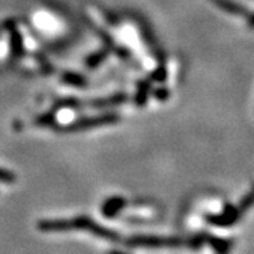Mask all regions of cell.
Returning a JSON list of instances; mask_svg holds the SVG:
<instances>
[{
	"label": "cell",
	"instance_id": "obj_1",
	"mask_svg": "<svg viewBox=\"0 0 254 254\" xmlns=\"http://www.w3.org/2000/svg\"><path fill=\"white\" fill-rule=\"evenodd\" d=\"M71 223H72V230H86V232L95 235L96 237L109 240V242H113V243H118L120 240V236L116 232L103 227L99 223H96L95 220H92L91 218H88V216H78V218L71 219Z\"/></svg>",
	"mask_w": 254,
	"mask_h": 254
},
{
	"label": "cell",
	"instance_id": "obj_2",
	"mask_svg": "<svg viewBox=\"0 0 254 254\" xmlns=\"http://www.w3.org/2000/svg\"><path fill=\"white\" fill-rule=\"evenodd\" d=\"M126 206V200L120 196H113L105 200L103 206H102V213L105 218H115L118 213H120L123 208Z\"/></svg>",
	"mask_w": 254,
	"mask_h": 254
},
{
	"label": "cell",
	"instance_id": "obj_3",
	"mask_svg": "<svg viewBox=\"0 0 254 254\" xmlns=\"http://www.w3.org/2000/svg\"><path fill=\"white\" fill-rule=\"evenodd\" d=\"M219 7H223V9L229 10V13H233V14H242V7L239 4H235V3H230V1H226V0H213Z\"/></svg>",
	"mask_w": 254,
	"mask_h": 254
},
{
	"label": "cell",
	"instance_id": "obj_4",
	"mask_svg": "<svg viewBox=\"0 0 254 254\" xmlns=\"http://www.w3.org/2000/svg\"><path fill=\"white\" fill-rule=\"evenodd\" d=\"M0 182H6V184H13L14 182V175L0 170Z\"/></svg>",
	"mask_w": 254,
	"mask_h": 254
},
{
	"label": "cell",
	"instance_id": "obj_5",
	"mask_svg": "<svg viewBox=\"0 0 254 254\" xmlns=\"http://www.w3.org/2000/svg\"><path fill=\"white\" fill-rule=\"evenodd\" d=\"M108 254H127V253H123V252H119V250H112V252H109Z\"/></svg>",
	"mask_w": 254,
	"mask_h": 254
},
{
	"label": "cell",
	"instance_id": "obj_6",
	"mask_svg": "<svg viewBox=\"0 0 254 254\" xmlns=\"http://www.w3.org/2000/svg\"><path fill=\"white\" fill-rule=\"evenodd\" d=\"M250 26H252V27H254V17L250 20Z\"/></svg>",
	"mask_w": 254,
	"mask_h": 254
}]
</instances>
